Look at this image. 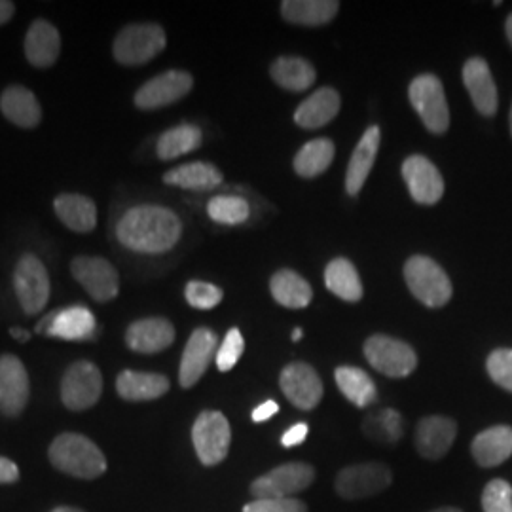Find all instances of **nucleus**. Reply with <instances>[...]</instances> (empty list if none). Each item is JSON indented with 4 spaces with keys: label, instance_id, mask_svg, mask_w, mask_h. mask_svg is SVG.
I'll return each instance as SVG.
<instances>
[{
    "label": "nucleus",
    "instance_id": "obj_17",
    "mask_svg": "<svg viewBox=\"0 0 512 512\" xmlns=\"http://www.w3.org/2000/svg\"><path fill=\"white\" fill-rule=\"evenodd\" d=\"M403 179L414 202L435 205L444 196V181L437 165L425 156H410L403 164Z\"/></svg>",
    "mask_w": 512,
    "mask_h": 512
},
{
    "label": "nucleus",
    "instance_id": "obj_33",
    "mask_svg": "<svg viewBox=\"0 0 512 512\" xmlns=\"http://www.w3.org/2000/svg\"><path fill=\"white\" fill-rule=\"evenodd\" d=\"M325 285L330 293L346 302H359L363 298V283L357 268L348 258H334L325 270Z\"/></svg>",
    "mask_w": 512,
    "mask_h": 512
},
{
    "label": "nucleus",
    "instance_id": "obj_10",
    "mask_svg": "<svg viewBox=\"0 0 512 512\" xmlns=\"http://www.w3.org/2000/svg\"><path fill=\"white\" fill-rule=\"evenodd\" d=\"M391 480L393 475L385 463H357L338 473L334 488L344 499L357 501L382 494L385 488H389Z\"/></svg>",
    "mask_w": 512,
    "mask_h": 512
},
{
    "label": "nucleus",
    "instance_id": "obj_44",
    "mask_svg": "<svg viewBox=\"0 0 512 512\" xmlns=\"http://www.w3.org/2000/svg\"><path fill=\"white\" fill-rule=\"evenodd\" d=\"M308 431H310L308 423H296L291 429L285 431V435L281 437V444H283L285 448L298 446V444H302L304 440L308 439Z\"/></svg>",
    "mask_w": 512,
    "mask_h": 512
},
{
    "label": "nucleus",
    "instance_id": "obj_14",
    "mask_svg": "<svg viewBox=\"0 0 512 512\" xmlns=\"http://www.w3.org/2000/svg\"><path fill=\"white\" fill-rule=\"evenodd\" d=\"M279 385L283 395L300 410H313L323 399V382L308 363L285 366Z\"/></svg>",
    "mask_w": 512,
    "mask_h": 512
},
{
    "label": "nucleus",
    "instance_id": "obj_39",
    "mask_svg": "<svg viewBox=\"0 0 512 512\" xmlns=\"http://www.w3.org/2000/svg\"><path fill=\"white\" fill-rule=\"evenodd\" d=\"M184 296H186L188 304L196 310H213L215 306H219L224 294H222V289L213 283L190 281L184 289Z\"/></svg>",
    "mask_w": 512,
    "mask_h": 512
},
{
    "label": "nucleus",
    "instance_id": "obj_37",
    "mask_svg": "<svg viewBox=\"0 0 512 512\" xmlns=\"http://www.w3.org/2000/svg\"><path fill=\"white\" fill-rule=\"evenodd\" d=\"M363 431L368 439L393 444L403 437V416L393 408L378 410L366 418Z\"/></svg>",
    "mask_w": 512,
    "mask_h": 512
},
{
    "label": "nucleus",
    "instance_id": "obj_5",
    "mask_svg": "<svg viewBox=\"0 0 512 512\" xmlns=\"http://www.w3.org/2000/svg\"><path fill=\"white\" fill-rule=\"evenodd\" d=\"M412 107L420 114L423 126L435 135H442L450 128V110L442 82L435 74H420L408 88Z\"/></svg>",
    "mask_w": 512,
    "mask_h": 512
},
{
    "label": "nucleus",
    "instance_id": "obj_35",
    "mask_svg": "<svg viewBox=\"0 0 512 512\" xmlns=\"http://www.w3.org/2000/svg\"><path fill=\"white\" fill-rule=\"evenodd\" d=\"M202 129L198 126L183 124L177 128L167 129L158 139V158L160 160H175L184 154H190L202 147Z\"/></svg>",
    "mask_w": 512,
    "mask_h": 512
},
{
    "label": "nucleus",
    "instance_id": "obj_6",
    "mask_svg": "<svg viewBox=\"0 0 512 512\" xmlns=\"http://www.w3.org/2000/svg\"><path fill=\"white\" fill-rule=\"evenodd\" d=\"M366 361L389 378H406L418 366V355L403 340L376 334L365 342Z\"/></svg>",
    "mask_w": 512,
    "mask_h": 512
},
{
    "label": "nucleus",
    "instance_id": "obj_9",
    "mask_svg": "<svg viewBox=\"0 0 512 512\" xmlns=\"http://www.w3.org/2000/svg\"><path fill=\"white\" fill-rule=\"evenodd\" d=\"M315 480V469L308 463H283L268 475L256 478L251 486L255 499H285L310 488Z\"/></svg>",
    "mask_w": 512,
    "mask_h": 512
},
{
    "label": "nucleus",
    "instance_id": "obj_46",
    "mask_svg": "<svg viewBox=\"0 0 512 512\" xmlns=\"http://www.w3.org/2000/svg\"><path fill=\"white\" fill-rule=\"evenodd\" d=\"M277 412H279V404L275 403V401H266V403L256 406L255 410H253V421H255V423L268 421L272 416H275Z\"/></svg>",
    "mask_w": 512,
    "mask_h": 512
},
{
    "label": "nucleus",
    "instance_id": "obj_30",
    "mask_svg": "<svg viewBox=\"0 0 512 512\" xmlns=\"http://www.w3.org/2000/svg\"><path fill=\"white\" fill-rule=\"evenodd\" d=\"M164 183L179 186L184 190H213L222 184V173L213 164L207 162H192L179 165L164 175Z\"/></svg>",
    "mask_w": 512,
    "mask_h": 512
},
{
    "label": "nucleus",
    "instance_id": "obj_26",
    "mask_svg": "<svg viewBox=\"0 0 512 512\" xmlns=\"http://www.w3.org/2000/svg\"><path fill=\"white\" fill-rule=\"evenodd\" d=\"M116 391L122 399L131 403L154 401L169 391V380L154 372L124 370L116 380Z\"/></svg>",
    "mask_w": 512,
    "mask_h": 512
},
{
    "label": "nucleus",
    "instance_id": "obj_8",
    "mask_svg": "<svg viewBox=\"0 0 512 512\" xmlns=\"http://www.w3.org/2000/svg\"><path fill=\"white\" fill-rule=\"evenodd\" d=\"M192 440L196 454L203 465H219L222 459L228 456L230 442H232V429L224 414L207 410L198 416L192 427Z\"/></svg>",
    "mask_w": 512,
    "mask_h": 512
},
{
    "label": "nucleus",
    "instance_id": "obj_53",
    "mask_svg": "<svg viewBox=\"0 0 512 512\" xmlns=\"http://www.w3.org/2000/svg\"><path fill=\"white\" fill-rule=\"evenodd\" d=\"M511 133H512V107H511Z\"/></svg>",
    "mask_w": 512,
    "mask_h": 512
},
{
    "label": "nucleus",
    "instance_id": "obj_50",
    "mask_svg": "<svg viewBox=\"0 0 512 512\" xmlns=\"http://www.w3.org/2000/svg\"><path fill=\"white\" fill-rule=\"evenodd\" d=\"M431 512H463L456 509V507H442V509H435V511Z\"/></svg>",
    "mask_w": 512,
    "mask_h": 512
},
{
    "label": "nucleus",
    "instance_id": "obj_19",
    "mask_svg": "<svg viewBox=\"0 0 512 512\" xmlns=\"http://www.w3.org/2000/svg\"><path fill=\"white\" fill-rule=\"evenodd\" d=\"M463 82L473 99L476 110L484 116H494L499 107V95L494 76L482 57H471L463 67Z\"/></svg>",
    "mask_w": 512,
    "mask_h": 512
},
{
    "label": "nucleus",
    "instance_id": "obj_52",
    "mask_svg": "<svg viewBox=\"0 0 512 512\" xmlns=\"http://www.w3.org/2000/svg\"><path fill=\"white\" fill-rule=\"evenodd\" d=\"M300 338H302V329H294L293 330L294 342H300Z\"/></svg>",
    "mask_w": 512,
    "mask_h": 512
},
{
    "label": "nucleus",
    "instance_id": "obj_22",
    "mask_svg": "<svg viewBox=\"0 0 512 512\" xmlns=\"http://www.w3.org/2000/svg\"><path fill=\"white\" fill-rule=\"evenodd\" d=\"M380 139H382V131L378 126H372L366 129L359 145L353 150L349 160L348 175H346V192L349 196H357L363 190L366 179L372 171V165L376 162Z\"/></svg>",
    "mask_w": 512,
    "mask_h": 512
},
{
    "label": "nucleus",
    "instance_id": "obj_12",
    "mask_svg": "<svg viewBox=\"0 0 512 512\" xmlns=\"http://www.w3.org/2000/svg\"><path fill=\"white\" fill-rule=\"evenodd\" d=\"M103 391V376L99 368L90 361H78L65 372L61 384V399L63 404L74 410H88L99 401Z\"/></svg>",
    "mask_w": 512,
    "mask_h": 512
},
{
    "label": "nucleus",
    "instance_id": "obj_18",
    "mask_svg": "<svg viewBox=\"0 0 512 512\" xmlns=\"http://www.w3.org/2000/svg\"><path fill=\"white\" fill-rule=\"evenodd\" d=\"M29 403V374L14 355L0 357V412L16 418Z\"/></svg>",
    "mask_w": 512,
    "mask_h": 512
},
{
    "label": "nucleus",
    "instance_id": "obj_1",
    "mask_svg": "<svg viewBox=\"0 0 512 512\" xmlns=\"http://www.w3.org/2000/svg\"><path fill=\"white\" fill-rule=\"evenodd\" d=\"M118 241L141 255H162L183 236V222L167 207L139 205L129 209L116 226Z\"/></svg>",
    "mask_w": 512,
    "mask_h": 512
},
{
    "label": "nucleus",
    "instance_id": "obj_34",
    "mask_svg": "<svg viewBox=\"0 0 512 512\" xmlns=\"http://www.w3.org/2000/svg\"><path fill=\"white\" fill-rule=\"evenodd\" d=\"M336 384L340 387V391L346 395L349 403L366 408L376 401L378 397V389L376 384L372 382V378L366 374L365 370L357 368V366H340L334 372Z\"/></svg>",
    "mask_w": 512,
    "mask_h": 512
},
{
    "label": "nucleus",
    "instance_id": "obj_25",
    "mask_svg": "<svg viewBox=\"0 0 512 512\" xmlns=\"http://www.w3.org/2000/svg\"><path fill=\"white\" fill-rule=\"evenodd\" d=\"M340 112V95L332 88H321L296 109L294 122L304 129L323 128Z\"/></svg>",
    "mask_w": 512,
    "mask_h": 512
},
{
    "label": "nucleus",
    "instance_id": "obj_15",
    "mask_svg": "<svg viewBox=\"0 0 512 512\" xmlns=\"http://www.w3.org/2000/svg\"><path fill=\"white\" fill-rule=\"evenodd\" d=\"M37 334H46L71 342L92 340L95 334V317L92 311L84 306L55 310L38 323Z\"/></svg>",
    "mask_w": 512,
    "mask_h": 512
},
{
    "label": "nucleus",
    "instance_id": "obj_43",
    "mask_svg": "<svg viewBox=\"0 0 512 512\" xmlns=\"http://www.w3.org/2000/svg\"><path fill=\"white\" fill-rule=\"evenodd\" d=\"M243 512H308V507L296 499V497H285V499H255L243 507Z\"/></svg>",
    "mask_w": 512,
    "mask_h": 512
},
{
    "label": "nucleus",
    "instance_id": "obj_48",
    "mask_svg": "<svg viewBox=\"0 0 512 512\" xmlns=\"http://www.w3.org/2000/svg\"><path fill=\"white\" fill-rule=\"evenodd\" d=\"M10 336H14L18 342H29V338H31V334H29V330L19 329V327H14V329H10Z\"/></svg>",
    "mask_w": 512,
    "mask_h": 512
},
{
    "label": "nucleus",
    "instance_id": "obj_20",
    "mask_svg": "<svg viewBox=\"0 0 512 512\" xmlns=\"http://www.w3.org/2000/svg\"><path fill=\"white\" fill-rule=\"evenodd\" d=\"M458 435L456 421L446 416H429L418 423L416 448L425 459L444 458Z\"/></svg>",
    "mask_w": 512,
    "mask_h": 512
},
{
    "label": "nucleus",
    "instance_id": "obj_24",
    "mask_svg": "<svg viewBox=\"0 0 512 512\" xmlns=\"http://www.w3.org/2000/svg\"><path fill=\"white\" fill-rule=\"evenodd\" d=\"M473 458L482 467H497L512 456V427L495 425L476 435L471 444Z\"/></svg>",
    "mask_w": 512,
    "mask_h": 512
},
{
    "label": "nucleus",
    "instance_id": "obj_42",
    "mask_svg": "<svg viewBox=\"0 0 512 512\" xmlns=\"http://www.w3.org/2000/svg\"><path fill=\"white\" fill-rule=\"evenodd\" d=\"M243 349H245V340H243L241 332L238 329L228 330L224 342L220 344L219 351H217V357H215L220 372H228L238 365L239 357L243 355Z\"/></svg>",
    "mask_w": 512,
    "mask_h": 512
},
{
    "label": "nucleus",
    "instance_id": "obj_36",
    "mask_svg": "<svg viewBox=\"0 0 512 512\" xmlns=\"http://www.w3.org/2000/svg\"><path fill=\"white\" fill-rule=\"evenodd\" d=\"M334 160V143L330 139H315L306 143L294 156V171L304 177L313 179L329 169Z\"/></svg>",
    "mask_w": 512,
    "mask_h": 512
},
{
    "label": "nucleus",
    "instance_id": "obj_16",
    "mask_svg": "<svg viewBox=\"0 0 512 512\" xmlns=\"http://www.w3.org/2000/svg\"><path fill=\"white\" fill-rule=\"evenodd\" d=\"M217 344H219V338L211 329L202 327L192 332L184 348L181 370H179V382L184 389H190L202 380L211 361L217 357V351H219Z\"/></svg>",
    "mask_w": 512,
    "mask_h": 512
},
{
    "label": "nucleus",
    "instance_id": "obj_23",
    "mask_svg": "<svg viewBox=\"0 0 512 512\" xmlns=\"http://www.w3.org/2000/svg\"><path fill=\"white\" fill-rule=\"evenodd\" d=\"M61 52V37L50 21L37 19L25 37V57L37 69L52 67Z\"/></svg>",
    "mask_w": 512,
    "mask_h": 512
},
{
    "label": "nucleus",
    "instance_id": "obj_51",
    "mask_svg": "<svg viewBox=\"0 0 512 512\" xmlns=\"http://www.w3.org/2000/svg\"><path fill=\"white\" fill-rule=\"evenodd\" d=\"M52 512H82L80 509H73V507H59V509H55Z\"/></svg>",
    "mask_w": 512,
    "mask_h": 512
},
{
    "label": "nucleus",
    "instance_id": "obj_4",
    "mask_svg": "<svg viewBox=\"0 0 512 512\" xmlns=\"http://www.w3.org/2000/svg\"><path fill=\"white\" fill-rule=\"evenodd\" d=\"M167 44L165 31L158 23L128 25L114 38L112 54L120 65H143L160 54Z\"/></svg>",
    "mask_w": 512,
    "mask_h": 512
},
{
    "label": "nucleus",
    "instance_id": "obj_40",
    "mask_svg": "<svg viewBox=\"0 0 512 512\" xmlns=\"http://www.w3.org/2000/svg\"><path fill=\"white\" fill-rule=\"evenodd\" d=\"M484 512H512V486L507 480L495 478L482 494Z\"/></svg>",
    "mask_w": 512,
    "mask_h": 512
},
{
    "label": "nucleus",
    "instance_id": "obj_27",
    "mask_svg": "<svg viewBox=\"0 0 512 512\" xmlns=\"http://www.w3.org/2000/svg\"><path fill=\"white\" fill-rule=\"evenodd\" d=\"M2 114L19 128H37L42 118V109L35 93L23 86H10L0 97Z\"/></svg>",
    "mask_w": 512,
    "mask_h": 512
},
{
    "label": "nucleus",
    "instance_id": "obj_38",
    "mask_svg": "<svg viewBox=\"0 0 512 512\" xmlns=\"http://www.w3.org/2000/svg\"><path fill=\"white\" fill-rule=\"evenodd\" d=\"M207 213L211 220L219 222V224H228V226H236L243 224L251 215V207L247 200L239 198V196H215L209 205H207Z\"/></svg>",
    "mask_w": 512,
    "mask_h": 512
},
{
    "label": "nucleus",
    "instance_id": "obj_13",
    "mask_svg": "<svg viewBox=\"0 0 512 512\" xmlns=\"http://www.w3.org/2000/svg\"><path fill=\"white\" fill-rule=\"evenodd\" d=\"M192 86V74L186 71H167L154 76L139 88V92L135 93V105L143 110L162 109L181 101L184 95L190 93Z\"/></svg>",
    "mask_w": 512,
    "mask_h": 512
},
{
    "label": "nucleus",
    "instance_id": "obj_31",
    "mask_svg": "<svg viewBox=\"0 0 512 512\" xmlns=\"http://www.w3.org/2000/svg\"><path fill=\"white\" fill-rule=\"evenodd\" d=\"M270 73L275 84L289 92H306L317 78V73L308 59L293 55H283L275 59Z\"/></svg>",
    "mask_w": 512,
    "mask_h": 512
},
{
    "label": "nucleus",
    "instance_id": "obj_32",
    "mask_svg": "<svg viewBox=\"0 0 512 512\" xmlns=\"http://www.w3.org/2000/svg\"><path fill=\"white\" fill-rule=\"evenodd\" d=\"M270 289L275 302L291 310H302L310 306L313 296L310 283L293 270H279L270 281Z\"/></svg>",
    "mask_w": 512,
    "mask_h": 512
},
{
    "label": "nucleus",
    "instance_id": "obj_21",
    "mask_svg": "<svg viewBox=\"0 0 512 512\" xmlns=\"http://www.w3.org/2000/svg\"><path fill=\"white\" fill-rule=\"evenodd\" d=\"M175 340V327L162 317H148L129 325L126 342L137 353H160Z\"/></svg>",
    "mask_w": 512,
    "mask_h": 512
},
{
    "label": "nucleus",
    "instance_id": "obj_29",
    "mask_svg": "<svg viewBox=\"0 0 512 512\" xmlns=\"http://www.w3.org/2000/svg\"><path fill=\"white\" fill-rule=\"evenodd\" d=\"M340 4L334 0H285L281 14L289 23L319 27L327 25L338 14Z\"/></svg>",
    "mask_w": 512,
    "mask_h": 512
},
{
    "label": "nucleus",
    "instance_id": "obj_7",
    "mask_svg": "<svg viewBox=\"0 0 512 512\" xmlns=\"http://www.w3.org/2000/svg\"><path fill=\"white\" fill-rule=\"evenodd\" d=\"M14 289L19 306L27 315H37L44 310L50 298V277L38 256L27 253L19 258L14 272Z\"/></svg>",
    "mask_w": 512,
    "mask_h": 512
},
{
    "label": "nucleus",
    "instance_id": "obj_45",
    "mask_svg": "<svg viewBox=\"0 0 512 512\" xmlns=\"http://www.w3.org/2000/svg\"><path fill=\"white\" fill-rule=\"evenodd\" d=\"M19 478L18 465L10 459L0 458V484H12Z\"/></svg>",
    "mask_w": 512,
    "mask_h": 512
},
{
    "label": "nucleus",
    "instance_id": "obj_47",
    "mask_svg": "<svg viewBox=\"0 0 512 512\" xmlns=\"http://www.w3.org/2000/svg\"><path fill=\"white\" fill-rule=\"evenodd\" d=\"M16 12V6L8 0H0V25H6Z\"/></svg>",
    "mask_w": 512,
    "mask_h": 512
},
{
    "label": "nucleus",
    "instance_id": "obj_49",
    "mask_svg": "<svg viewBox=\"0 0 512 512\" xmlns=\"http://www.w3.org/2000/svg\"><path fill=\"white\" fill-rule=\"evenodd\" d=\"M505 29H507V37H509V42L512 44V14L507 19V25H505Z\"/></svg>",
    "mask_w": 512,
    "mask_h": 512
},
{
    "label": "nucleus",
    "instance_id": "obj_41",
    "mask_svg": "<svg viewBox=\"0 0 512 512\" xmlns=\"http://www.w3.org/2000/svg\"><path fill=\"white\" fill-rule=\"evenodd\" d=\"M486 368L495 384L512 393V349H495L488 357Z\"/></svg>",
    "mask_w": 512,
    "mask_h": 512
},
{
    "label": "nucleus",
    "instance_id": "obj_3",
    "mask_svg": "<svg viewBox=\"0 0 512 512\" xmlns=\"http://www.w3.org/2000/svg\"><path fill=\"white\" fill-rule=\"evenodd\" d=\"M404 279L421 304L427 308H442L452 298V281L439 264L429 256L416 255L404 264Z\"/></svg>",
    "mask_w": 512,
    "mask_h": 512
},
{
    "label": "nucleus",
    "instance_id": "obj_2",
    "mask_svg": "<svg viewBox=\"0 0 512 512\" xmlns=\"http://www.w3.org/2000/svg\"><path fill=\"white\" fill-rule=\"evenodd\" d=\"M50 461L59 471L78 478H97L107 471V459L92 440L65 433L50 446Z\"/></svg>",
    "mask_w": 512,
    "mask_h": 512
},
{
    "label": "nucleus",
    "instance_id": "obj_28",
    "mask_svg": "<svg viewBox=\"0 0 512 512\" xmlns=\"http://www.w3.org/2000/svg\"><path fill=\"white\" fill-rule=\"evenodd\" d=\"M59 220L78 234H88L97 226V207L82 194H61L54 202Z\"/></svg>",
    "mask_w": 512,
    "mask_h": 512
},
{
    "label": "nucleus",
    "instance_id": "obj_11",
    "mask_svg": "<svg viewBox=\"0 0 512 512\" xmlns=\"http://www.w3.org/2000/svg\"><path fill=\"white\" fill-rule=\"evenodd\" d=\"M74 279L95 302H110L120 291V277L109 260L99 256H76L71 262Z\"/></svg>",
    "mask_w": 512,
    "mask_h": 512
}]
</instances>
